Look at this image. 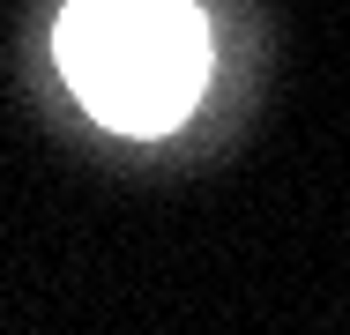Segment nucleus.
<instances>
[{
  "mask_svg": "<svg viewBox=\"0 0 350 335\" xmlns=\"http://www.w3.org/2000/svg\"><path fill=\"white\" fill-rule=\"evenodd\" d=\"M53 53L75 97L120 134L179 127L209 75L194 0H68Z\"/></svg>",
  "mask_w": 350,
  "mask_h": 335,
  "instance_id": "obj_1",
  "label": "nucleus"
}]
</instances>
